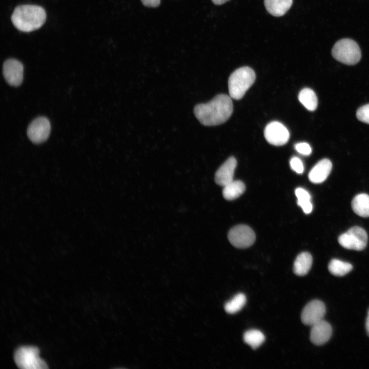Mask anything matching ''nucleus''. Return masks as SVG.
I'll return each instance as SVG.
<instances>
[{"mask_svg": "<svg viewBox=\"0 0 369 369\" xmlns=\"http://www.w3.org/2000/svg\"><path fill=\"white\" fill-rule=\"evenodd\" d=\"M291 169L298 174H301L304 171V166L302 161L297 157H293L290 162Z\"/></svg>", "mask_w": 369, "mask_h": 369, "instance_id": "obj_25", "label": "nucleus"}, {"mask_svg": "<svg viewBox=\"0 0 369 369\" xmlns=\"http://www.w3.org/2000/svg\"><path fill=\"white\" fill-rule=\"evenodd\" d=\"M332 55L337 60L348 65L356 64L361 57L358 44L350 38H343L337 42L332 48Z\"/></svg>", "mask_w": 369, "mask_h": 369, "instance_id": "obj_4", "label": "nucleus"}, {"mask_svg": "<svg viewBox=\"0 0 369 369\" xmlns=\"http://www.w3.org/2000/svg\"><path fill=\"white\" fill-rule=\"evenodd\" d=\"M312 255L309 253L306 252L301 253L294 261V273L298 276L305 275L312 266Z\"/></svg>", "mask_w": 369, "mask_h": 369, "instance_id": "obj_16", "label": "nucleus"}, {"mask_svg": "<svg viewBox=\"0 0 369 369\" xmlns=\"http://www.w3.org/2000/svg\"><path fill=\"white\" fill-rule=\"evenodd\" d=\"M353 266L351 264L341 260L333 259L328 265L330 272L336 276H342L349 273Z\"/></svg>", "mask_w": 369, "mask_h": 369, "instance_id": "obj_20", "label": "nucleus"}, {"mask_svg": "<svg viewBox=\"0 0 369 369\" xmlns=\"http://www.w3.org/2000/svg\"><path fill=\"white\" fill-rule=\"evenodd\" d=\"M246 301L245 295L243 293H238L225 303L224 310L229 314H235L242 309Z\"/></svg>", "mask_w": 369, "mask_h": 369, "instance_id": "obj_22", "label": "nucleus"}, {"mask_svg": "<svg viewBox=\"0 0 369 369\" xmlns=\"http://www.w3.org/2000/svg\"><path fill=\"white\" fill-rule=\"evenodd\" d=\"M245 189L244 183L240 180H233L224 186L222 195L228 200H232L239 197Z\"/></svg>", "mask_w": 369, "mask_h": 369, "instance_id": "obj_18", "label": "nucleus"}, {"mask_svg": "<svg viewBox=\"0 0 369 369\" xmlns=\"http://www.w3.org/2000/svg\"><path fill=\"white\" fill-rule=\"evenodd\" d=\"M229 0H212V2L217 5H222L227 2L229 1Z\"/></svg>", "mask_w": 369, "mask_h": 369, "instance_id": "obj_29", "label": "nucleus"}, {"mask_svg": "<svg viewBox=\"0 0 369 369\" xmlns=\"http://www.w3.org/2000/svg\"><path fill=\"white\" fill-rule=\"evenodd\" d=\"M51 126L45 117H38L34 119L28 126L27 135L34 144H40L46 141L50 134Z\"/></svg>", "mask_w": 369, "mask_h": 369, "instance_id": "obj_8", "label": "nucleus"}, {"mask_svg": "<svg viewBox=\"0 0 369 369\" xmlns=\"http://www.w3.org/2000/svg\"><path fill=\"white\" fill-rule=\"evenodd\" d=\"M228 238L234 247L244 249L251 246L254 243L256 236L251 228L246 225L239 224L230 230Z\"/></svg>", "mask_w": 369, "mask_h": 369, "instance_id": "obj_7", "label": "nucleus"}, {"mask_svg": "<svg viewBox=\"0 0 369 369\" xmlns=\"http://www.w3.org/2000/svg\"><path fill=\"white\" fill-rule=\"evenodd\" d=\"M142 4L147 7H156L160 4V0H141Z\"/></svg>", "mask_w": 369, "mask_h": 369, "instance_id": "obj_27", "label": "nucleus"}, {"mask_svg": "<svg viewBox=\"0 0 369 369\" xmlns=\"http://www.w3.org/2000/svg\"><path fill=\"white\" fill-rule=\"evenodd\" d=\"M237 161L235 157H229L216 171L215 175L216 183L224 187L232 181Z\"/></svg>", "mask_w": 369, "mask_h": 369, "instance_id": "obj_13", "label": "nucleus"}, {"mask_svg": "<svg viewBox=\"0 0 369 369\" xmlns=\"http://www.w3.org/2000/svg\"><path fill=\"white\" fill-rule=\"evenodd\" d=\"M325 311V306L321 301L312 300L303 308L301 315V321L304 324L312 326L323 320Z\"/></svg>", "mask_w": 369, "mask_h": 369, "instance_id": "obj_10", "label": "nucleus"}, {"mask_svg": "<svg viewBox=\"0 0 369 369\" xmlns=\"http://www.w3.org/2000/svg\"><path fill=\"white\" fill-rule=\"evenodd\" d=\"M365 328L367 334L369 336V310L367 312V315L365 321Z\"/></svg>", "mask_w": 369, "mask_h": 369, "instance_id": "obj_28", "label": "nucleus"}, {"mask_svg": "<svg viewBox=\"0 0 369 369\" xmlns=\"http://www.w3.org/2000/svg\"><path fill=\"white\" fill-rule=\"evenodd\" d=\"M352 208L358 216L369 217V195L364 193L356 195L352 200Z\"/></svg>", "mask_w": 369, "mask_h": 369, "instance_id": "obj_17", "label": "nucleus"}, {"mask_svg": "<svg viewBox=\"0 0 369 369\" xmlns=\"http://www.w3.org/2000/svg\"><path fill=\"white\" fill-rule=\"evenodd\" d=\"M293 0H264L266 11L274 16H281L291 8Z\"/></svg>", "mask_w": 369, "mask_h": 369, "instance_id": "obj_15", "label": "nucleus"}, {"mask_svg": "<svg viewBox=\"0 0 369 369\" xmlns=\"http://www.w3.org/2000/svg\"><path fill=\"white\" fill-rule=\"evenodd\" d=\"M356 117L359 120L369 124V104L359 108L357 111Z\"/></svg>", "mask_w": 369, "mask_h": 369, "instance_id": "obj_24", "label": "nucleus"}, {"mask_svg": "<svg viewBox=\"0 0 369 369\" xmlns=\"http://www.w3.org/2000/svg\"><path fill=\"white\" fill-rule=\"evenodd\" d=\"M46 14L40 6L24 5L15 8L11 16L13 25L19 31L31 32L40 28L45 22Z\"/></svg>", "mask_w": 369, "mask_h": 369, "instance_id": "obj_2", "label": "nucleus"}, {"mask_svg": "<svg viewBox=\"0 0 369 369\" xmlns=\"http://www.w3.org/2000/svg\"><path fill=\"white\" fill-rule=\"evenodd\" d=\"M266 140L274 146H282L290 138V133L286 127L278 121H272L266 125L264 130Z\"/></svg>", "mask_w": 369, "mask_h": 369, "instance_id": "obj_9", "label": "nucleus"}, {"mask_svg": "<svg viewBox=\"0 0 369 369\" xmlns=\"http://www.w3.org/2000/svg\"><path fill=\"white\" fill-rule=\"evenodd\" d=\"M332 168L331 161L323 159L318 161L311 169L309 174L310 181L314 183L323 182L329 175Z\"/></svg>", "mask_w": 369, "mask_h": 369, "instance_id": "obj_14", "label": "nucleus"}, {"mask_svg": "<svg viewBox=\"0 0 369 369\" xmlns=\"http://www.w3.org/2000/svg\"><path fill=\"white\" fill-rule=\"evenodd\" d=\"M295 195L297 198V204L300 206L305 214L310 213L313 209L311 202V196L305 190L298 188L295 190Z\"/></svg>", "mask_w": 369, "mask_h": 369, "instance_id": "obj_23", "label": "nucleus"}, {"mask_svg": "<svg viewBox=\"0 0 369 369\" xmlns=\"http://www.w3.org/2000/svg\"><path fill=\"white\" fill-rule=\"evenodd\" d=\"M298 99L309 111H314L317 107V96L314 91L310 88H305L301 90L298 95Z\"/></svg>", "mask_w": 369, "mask_h": 369, "instance_id": "obj_19", "label": "nucleus"}, {"mask_svg": "<svg viewBox=\"0 0 369 369\" xmlns=\"http://www.w3.org/2000/svg\"><path fill=\"white\" fill-rule=\"evenodd\" d=\"M295 149L300 154L304 155H309L312 152L310 146L306 142H299L295 146Z\"/></svg>", "mask_w": 369, "mask_h": 369, "instance_id": "obj_26", "label": "nucleus"}, {"mask_svg": "<svg viewBox=\"0 0 369 369\" xmlns=\"http://www.w3.org/2000/svg\"><path fill=\"white\" fill-rule=\"evenodd\" d=\"M23 73L24 67L19 61L10 58L4 63L3 73L9 85L15 87L19 86L23 80Z\"/></svg>", "mask_w": 369, "mask_h": 369, "instance_id": "obj_11", "label": "nucleus"}, {"mask_svg": "<svg viewBox=\"0 0 369 369\" xmlns=\"http://www.w3.org/2000/svg\"><path fill=\"white\" fill-rule=\"evenodd\" d=\"M39 351L34 346H22L15 352L14 360L22 369L48 368L47 363L39 357Z\"/></svg>", "mask_w": 369, "mask_h": 369, "instance_id": "obj_5", "label": "nucleus"}, {"mask_svg": "<svg viewBox=\"0 0 369 369\" xmlns=\"http://www.w3.org/2000/svg\"><path fill=\"white\" fill-rule=\"evenodd\" d=\"M367 238V234L363 228L355 226L341 235L338 242L345 249L361 251L365 248Z\"/></svg>", "mask_w": 369, "mask_h": 369, "instance_id": "obj_6", "label": "nucleus"}, {"mask_svg": "<svg viewBox=\"0 0 369 369\" xmlns=\"http://www.w3.org/2000/svg\"><path fill=\"white\" fill-rule=\"evenodd\" d=\"M243 339L245 343L252 348L256 349L263 343L265 337L263 334L259 330H250L244 333Z\"/></svg>", "mask_w": 369, "mask_h": 369, "instance_id": "obj_21", "label": "nucleus"}, {"mask_svg": "<svg viewBox=\"0 0 369 369\" xmlns=\"http://www.w3.org/2000/svg\"><path fill=\"white\" fill-rule=\"evenodd\" d=\"M231 97L220 94L206 104H199L194 108V114L206 126H217L225 122L233 111Z\"/></svg>", "mask_w": 369, "mask_h": 369, "instance_id": "obj_1", "label": "nucleus"}, {"mask_svg": "<svg viewBox=\"0 0 369 369\" xmlns=\"http://www.w3.org/2000/svg\"><path fill=\"white\" fill-rule=\"evenodd\" d=\"M255 78V72L249 67H242L235 70L228 80L230 97L236 100L242 98L253 84Z\"/></svg>", "mask_w": 369, "mask_h": 369, "instance_id": "obj_3", "label": "nucleus"}, {"mask_svg": "<svg viewBox=\"0 0 369 369\" xmlns=\"http://www.w3.org/2000/svg\"><path fill=\"white\" fill-rule=\"evenodd\" d=\"M311 341L317 345H321L330 339L332 333L331 325L323 319L311 326Z\"/></svg>", "mask_w": 369, "mask_h": 369, "instance_id": "obj_12", "label": "nucleus"}]
</instances>
